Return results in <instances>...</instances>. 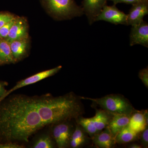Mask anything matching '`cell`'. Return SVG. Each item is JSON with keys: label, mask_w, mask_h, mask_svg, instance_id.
<instances>
[{"label": "cell", "mask_w": 148, "mask_h": 148, "mask_svg": "<svg viewBox=\"0 0 148 148\" xmlns=\"http://www.w3.org/2000/svg\"><path fill=\"white\" fill-rule=\"evenodd\" d=\"M44 126L35 97L15 95L0 106V137L6 142H28Z\"/></svg>", "instance_id": "obj_1"}, {"label": "cell", "mask_w": 148, "mask_h": 148, "mask_svg": "<svg viewBox=\"0 0 148 148\" xmlns=\"http://www.w3.org/2000/svg\"><path fill=\"white\" fill-rule=\"evenodd\" d=\"M37 111L45 126L77 119L83 112L80 97L70 93L63 96L35 98Z\"/></svg>", "instance_id": "obj_2"}, {"label": "cell", "mask_w": 148, "mask_h": 148, "mask_svg": "<svg viewBox=\"0 0 148 148\" xmlns=\"http://www.w3.org/2000/svg\"><path fill=\"white\" fill-rule=\"evenodd\" d=\"M49 13L58 19H69L84 14L75 0H41Z\"/></svg>", "instance_id": "obj_3"}, {"label": "cell", "mask_w": 148, "mask_h": 148, "mask_svg": "<svg viewBox=\"0 0 148 148\" xmlns=\"http://www.w3.org/2000/svg\"><path fill=\"white\" fill-rule=\"evenodd\" d=\"M81 99L89 100L96 103L103 110L111 113L132 115L136 111L131 103L123 96L119 95H109L98 98L80 97Z\"/></svg>", "instance_id": "obj_4"}, {"label": "cell", "mask_w": 148, "mask_h": 148, "mask_svg": "<svg viewBox=\"0 0 148 148\" xmlns=\"http://www.w3.org/2000/svg\"><path fill=\"white\" fill-rule=\"evenodd\" d=\"M113 114L103 110H96L95 115L90 118L82 116L77 119V124L90 137L99 133L108 126Z\"/></svg>", "instance_id": "obj_5"}, {"label": "cell", "mask_w": 148, "mask_h": 148, "mask_svg": "<svg viewBox=\"0 0 148 148\" xmlns=\"http://www.w3.org/2000/svg\"><path fill=\"white\" fill-rule=\"evenodd\" d=\"M116 5L104 6L101 12L95 19V21H104L117 25H127V14L120 10Z\"/></svg>", "instance_id": "obj_6"}, {"label": "cell", "mask_w": 148, "mask_h": 148, "mask_svg": "<svg viewBox=\"0 0 148 148\" xmlns=\"http://www.w3.org/2000/svg\"><path fill=\"white\" fill-rule=\"evenodd\" d=\"M73 132L72 126L66 121L56 124L53 128V135L58 148L68 147Z\"/></svg>", "instance_id": "obj_7"}, {"label": "cell", "mask_w": 148, "mask_h": 148, "mask_svg": "<svg viewBox=\"0 0 148 148\" xmlns=\"http://www.w3.org/2000/svg\"><path fill=\"white\" fill-rule=\"evenodd\" d=\"M61 69H62V66H57L53 69L47 70L44 71L40 72L39 73L35 74L34 75L27 78L25 79L18 82L10 90H9L8 92L7 91L3 97L2 100L4 99V98L8 96L9 94L19 88L25 87V86L29 85L34 84L42 80L53 75L57 73L59 71L61 70Z\"/></svg>", "instance_id": "obj_8"}, {"label": "cell", "mask_w": 148, "mask_h": 148, "mask_svg": "<svg viewBox=\"0 0 148 148\" xmlns=\"http://www.w3.org/2000/svg\"><path fill=\"white\" fill-rule=\"evenodd\" d=\"M140 45L148 47V24L143 20L140 24L132 26L130 34V45Z\"/></svg>", "instance_id": "obj_9"}, {"label": "cell", "mask_w": 148, "mask_h": 148, "mask_svg": "<svg viewBox=\"0 0 148 148\" xmlns=\"http://www.w3.org/2000/svg\"><path fill=\"white\" fill-rule=\"evenodd\" d=\"M28 36L29 25L27 19L24 17L16 16L5 40L10 42L14 40Z\"/></svg>", "instance_id": "obj_10"}, {"label": "cell", "mask_w": 148, "mask_h": 148, "mask_svg": "<svg viewBox=\"0 0 148 148\" xmlns=\"http://www.w3.org/2000/svg\"><path fill=\"white\" fill-rule=\"evenodd\" d=\"M148 14V0H144L132 5L127 14V25H137L143 21Z\"/></svg>", "instance_id": "obj_11"}, {"label": "cell", "mask_w": 148, "mask_h": 148, "mask_svg": "<svg viewBox=\"0 0 148 148\" xmlns=\"http://www.w3.org/2000/svg\"><path fill=\"white\" fill-rule=\"evenodd\" d=\"M108 0H83L82 9L89 24H92Z\"/></svg>", "instance_id": "obj_12"}, {"label": "cell", "mask_w": 148, "mask_h": 148, "mask_svg": "<svg viewBox=\"0 0 148 148\" xmlns=\"http://www.w3.org/2000/svg\"><path fill=\"white\" fill-rule=\"evenodd\" d=\"M11 50L15 62L27 56L30 47L29 37L14 40L10 42Z\"/></svg>", "instance_id": "obj_13"}, {"label": "cell", "mask_w": 148, "mask_h": 148, "mask_svg": "<svg viewBox=\"0 0 148 148\" xmlns=\"http://www.w3.org/2000/svg\"><path fill=\"white\" fill-rule=\"evenodd\" d=\"M131 115L115 114L113 116L107 127L114 138L121 131L128 125Z\"/></svg>", "instance_id": "obj_14"}, {"label": "cell", "mask_w": 148, "mask_h": 148, "mask_svg": "<svg viewBox=\"0 0 148 148\" xmlns=\"http://www.w3.org/2000/svg\"><path fill=\"white\" fill-rule=\"evenodd\" d=\"M93 143L101 148L113 147L116 144L115 138L108 127L91 137Z\"/></svg>", "instance_id": "obj_15"}, {"label": "cell", "mask_w": 148, "mask_h": 148, "mask_svg": "<svg viewBox=\"0 0 148 148\" xmlns=\"http://www.w3.org/2000/svg\"><path fill=\"white\" fill-rule=\"evenodd\" d=\"M148 125V112L135 111L131 115L128 126L137 133L142 132Z\"/></svg>", "instance_id": "obj_16"}, {"label": "cell", "mask_w": 148, "mask_h": 148, "mask_svg": "<svg viewBox=\"0 0 148 148\" xmlns=\"http://www.w3.org/2000/svg\"><path fill=\"white\" fill-rule=\"evenodd\" d=\"M15 63L10 42L5 40H0V65Z\"/></svg>", "instance_id": "obj_17"}, {"label": "cell", "mask_w": 148, "mask_h": 148, "mask_svg": "<svg viewBox=\"0 0 148 148\" xmlns=\"http://www.w3.org/2000/svg\"><path fill=\"white\" fill-rule=\"evenodd\" d=\"M86 132L82 127L77 124L72 134L70 141V145L71 147L78 148L85 143L86 139Z\"/></svg>", "instance_id": "obj_18"}, {"label": "cell", "mask_w": 148, "mask_h": 148, "mask_svg": "<svg viewBox=\"0 0 148 148\" xmlns=\"http://www.w3.org/2000/svg\"><path fill=\"white\" fill-rule=\"evenodd\" d=\"M138 134L127 125L116 136L115 138L116 143L125 144L132 142L137 138Z\"/></svg>", "instance_id": "obj_19"}, {"label": "cell", "mask_w": 148, "mask_h": 148, "mask_svg": "<svg viewBox=\"0 0 148 148\" xmlns=\"http://www.w3.org/2000/svg\"><path fill=\"white\" fill-rule=\"evenodd\" d=\"M51 138L47 135H43L39 138L33 146L34 148H51L53 147Z\"/></svg>", "instance_id": "obj_20"}, {"label": "cell", "mask_w": 148, "mask_h": 148, "mask_svg": "<svg viewBox=\"0 0 148 148\" xmlns=\"http://www.w3.org/2000/svg\"><path fill=\"white\" fill-rule=\"evenodd\" d=\"M15 17L16 16L12 14L6 12H0V29Z\"/></svg>", "instance_id": "obj_21"}, {"label": "cell", "mask_w": 148, "mask_h": 148, "mask_svg": "<svg viewBox=\"0 0 148 148\" xmlns=\"http://www.w3.org/2000/svg\"><path fill=\"white\" fill-rule=\"evenodd\" d=\"M16 17L11 21L4 25L0 29V40L5 39L8 36L11 27L13 24Z\"/></svg>", "instance_id": "obj_22"}, {"label": "cell", "mask_w": 148, "mask_h": 148, "mask_svg": "<svg viewBox=\"0 0 148 148\" xmlns=\"http://www.w3.org/2000/svg\"><path fill=\"white\" fill-rule=\"evenodd\" d=\"M139 77L142 82L145 86L146 87H148V67L141 70L139 73Z\"/></svg>", "instance_id": "obj_23"}, {"label": "cell", "mask_w": 148, "mask_h": 148, "mask_svg": "<svg viewBox=\"0 0 148 148\" xmlns=\"http://www.w3.org/2000/svg\"><path fill=\"white\" fill-rule=\"evenodd\" d=\"M141 136V143L143 147H147L148 145V129L147 127L143 130Z\"/></svg>", "instance_id": "obj_24"}, {"label": "cell", "mask_w": 148, "mask_h": 148, "mask_svg": "<svg viewBox=\"0 0 148 148\" xmlns=\"http://www.w3.org/2000/svg\"><path fill=\"white\" fill-rule=\"evenodd\" d=\"M108 1H112L113 2L114 5H116L117 4L119 3H125L132 5L144 0H108Z\"/></svg>", "instance_id": "obj_25"}, {"label": "cell", "mask_w": 148, "mask_h": 148, "mask_svg": "<svg viewBox=\"0 0 148 148\" xmlns=\"http://www.w3.org/2000/svg\"><path fill=\"white\" fill-rule=\"evenodd\" d=\"M23 146L17 145L14 143H9L6 144H0V148H22Z\"/></svg>", "instance_id": "obj_26"}, {"label": "cell", "mask_w": 148, "mask_h": 148, "mask_svg": "<svg viewBox=\"0 0 148 148\" xmlns=\"http://www.w3.org/2000/svg\"><path fill=\"white\" fill-rule=\"evenodd\" d=\"M7 85V83H6L0 82V101L2 100L3 97L7 92L5 88Z\"/></svg>", "instance_id": "obj_27"}, {"label": "cell", "mask_w": 148, "mask_h": 148, "mask_svg": "<svg viewBox=\"0 0 148 148\" xmlns=\"http://www.w3.org/2000/svg\"><path fill=\"white\" fill-rule=\"evenodd\" d=\"M129 147L131 148H142V147H141V146L139 145H137V144H132V145L130 146Z\"/></svg>", "instance_id": "obj_28"}]
</instances>
